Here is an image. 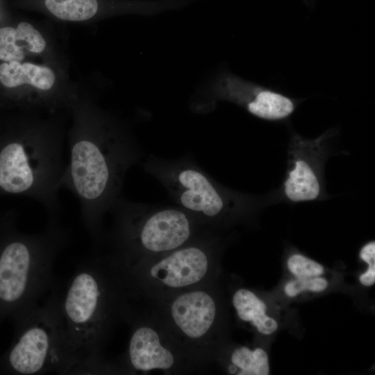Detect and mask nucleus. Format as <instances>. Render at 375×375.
Segmentation results:
<instances>
[{
  "mask_svg": "<svg viewBox=\"0 0 375 375\" xmlns=\"http://www.w3.org/2000/svg\"><path fill=\"white\" fill-rule=\"evenodd\" d=\"M12 320L14 336L0 356V374H76L77 362L69 344L58 287L44 304L37 303Z\"/></svg>",
  "mask_w": 375,
  "mask_h": 375,
  "instance_id": "5",
  "label": "nucleus"
},
{
  "mask_svg": "<svg viewBox=\"0 0 375 375\" xmlns=\"http://www.w3.org/2000/svg\"><path fill=\"white\" fill-rule=\"evenodd\" d=\"M1 233L0 324L38 303L58 286L54 264L71 239L70 231L58 219H48L38 233H19L12 227Z\"/></svg>",
  "mask_w": 375,
  "mask_h": 375,
  "instance_id": "3",
  "label": "nucleus"
},
{
  "mask_svg": "<svg viewBox=\"0 0 375 375\" xmlns=\"http://www.w3.org/2000/svg\"><path fill=\"white\" fill-rule=\"evenodd\" d=\"M230 360L233 368L231 373L236 372L238 375L269 374L268 356L262 348L251 349L247 347H240L232 352Z\"/></svg>",
  "mask_w": 375,
  "mask_h": 375,
  "instance_id": "16",
  "label": "nucleus"
},
{
  "mask_svg": "<svg viewBox=\"0 0 375 375\" xmlns=\"http://www.w3.org/2000/svg\"><path fill=\"white\" fill-rule=\"evenodd\" d=\"M47 9L59 19L67 21H84L97 12V0H45Z\"/></svg>",
  "mask_w": 375,
  "mask_h": 375,
  "instance_id": "17",
  "label": "nucleus"
},
{
  "mask_svg": "<svg viewBox=\"0 0 375 375\" xmlns=\"http://www.w3.org/2000/svg\"><path fill=\"white\" fill-rule=\"evenodd\" d=\"M360 258L369 265H375V242H369L365 244L360 251Z\"/></svg>",
  "mask_w": 375,
  "mask_h": 375,
  "instance_id": "20",
  "label": "nucleus"
},
{
  "mask_svg": "<svg viewBox=\"0 0 375 375\" xmlns=\"http://www.w3.org/2000/svg\"><path fill=\"white\" fill-rule=\"evenodd\" d=\"M61 137L48 130L30 129L0 149V190L38 202L48 219H58V197L65 171Z\"/></svg>",
  "mask_w": 375,
  "mask_h": 375,
  "instance_id": "6",
  "label": "nucleus"
},
{
  "mask_svg": "<svg viewBox=\"0 0 375 375\" xmlns=\"http://www.w3.org/2000/svg\"><path fill=\"white\" fill-rule=\"evenodd\" d=\"M359 281L364 286L369 287L374 285L375 283V265H369L367 270L360 276Z\"/></svg>",
  "mask_w": 375,
  "mask_h": 375,
  "instance_id": "21",
  "label": "nucleus"
},
{
  "mask_svg": "<svg viewBox=\"0 0 375 375\" xmlns=\"http://www.w3.org/2000/svg\"><path fill=\"white\" fill-rule=\"evenodd\" d=\"M208 99L227 101L245 109L252 115L267 121H280L290 117L297 102L281 92L244 80L228 72L219 74L210 85Z\"/></svg>",
  "mask_w": 375,
  "mask_h": 375,
  "instance_id": "9",
  "label": "nucleus"
},
{
  "mask_svg": "<svg viewBox=\"0 0 375 375\" xmlns=\"http://www.w3.org/2000/svg\"><path fill=\"white\" fill-rule=\"evenodd\" d=\"M0 81L8 88L29 84L38 89L48 90L54 84L55 75L47 67L13 60L0 65Z\"/></svg>",
  "mask_w": 375,
  "mask_h": 375,
  "instance_id": "14",
  "label": "nucleus"
},
{
  "mask_svg": "<svg viewBox=\"0 0 375 375\" xmlns=\"http://www.w3.org/2000/svg\"><path fill=\"white\" fill-rule=\"evenodd\" d=\"M131 297L119 269L108 256L78 263L60 292V306L76 374L110 372L102 351L112 328L124 319Z\"/></svg>",
  "mask_w": 375,
  "mask_h": 375,
  "instance_id": "1",
  "label": "nucleus"
},
{
  "mask_svg": "<svg viewBox=\"0 0 375 375\" xmlns=\"http://www.w3.org/2000/svg\"><path fill=\"white\" fill-rule=\"evenodd\" d=\"M212 244L204 231L178 249L122 269L131 294L147 287L178 293L203 285L212 264Z\"/></svg>",
  "mask_w": 375,
  "mask_h": 375,
  "instance_id": "8",
  "label": "nucleus"
},
{
  "mask_svg": "<svg viewBox=\"0 0 375 375\" xmlns=\"http://www.w3.org/2000/svg\"><path fill=\"white\" fill-rule=\"evenodd\" d=\"M327 133L308 140L294 135L290 147L288 169L283 183L285 197L292 202L317 199L322 194L320 147Z\"/></svg>",
  "mask_w": 375,
  "mask_h": 375,
  "instance_id": "12",
  "label": "nucleus"
},
{
  "mask_svg": "<svg viewBox=\"0 0 375 375\" xmlns=\"http://www.w3.org/2000/svg\"><path fill=\"white\" fill-rule=\"evenodd\" d=\"M94 126L72 135L60 187L78 199L83 225L98 248L104 240L105 215L122 197L126 173L141 152L132 137L114 125Z\"/></svg>",
  "mask_w": 375,
  "mask_h": 375,
  "instance_id": "2",
  "label": "nucleus"
},
{
  "mask_svg": "<svg viewBox=\"0 0 375 375\" xmlns=\"http://www.w3.org/2000/svg\"><path fill=\"white\" fill-rule=\"evenodd\" d=\"M232 303L238 317L251 323L259 333L271 335L278 329L277 322L266 314L265 302L252 291L238 289L233 296Z\"/></svg>",
  "mask_w": 375,
  "mask_h": 375,
  "instance_id": "15",
  "label": "nucleus"
},
{
  "mask_svg": "<svg viewBox=\"0 0 375 375\" xmlns=\"http://www.w3.org/2000/svg\"><path fill=\"white\" fill-rule=\"evenodd\" d=\"M143 167L204 227L233 218L251 204L249 198L218 184L188 156L169 160L150 156Z\"/></svg>",
  "mask_w": 375,
  "mask_h": 375,
  "instance_id": "7",
  "label": "nucleus"
},
{
  "mask_svg": "<svg viewBox=\"0 0 375 375\" xmlns=\"http://www.w3.org/2000/svg\"><path fill=\"white\" fill-rule=\"evenodd\" d=\"M165 322L178 342L206 344L217 317V305L212 293L195 288L172 297L165 308Z\"/></svg>",
  "mask_w": 375,
  "mask_h": 375,
  "instance_id": "10",
  "label": "nucleus"
},
{
  "mask_svg": "<svg viewBox=\"0 0 375 375\" xmlns=\"http://www.w3.org/2000/svg\"><path fill=\"white\" fill-rule=\"evenodd\" d=\"M45 47V40L29 23L21 22L16 28H0V60L20 62L24 57V49L41 53Z\"/></svg>",
  "mask_w": 375,
  "mask_h": 375,
  "instance_id": "13",
  "label": "nucleus"
},
{
  "mask_svg": "<svg viewBox=\"0 0 375 375\" xmlns=\"http://www.w3.org/2000/svg\"><path fill=\"white\" fill-rule=\"evenodd\" d=\"M327 287V280L321 276L297 278L285 285L284 292L287 296L294 297L303 291L322 292Z\"/></svg>",
  "mask_w": 375,
  "mask_h": 375,
  "instance_id": "19",
  "label": "nucleus"
},
{
  "mask_svg": "<svg viewBox=\"0 0 375 375\" xmlns=\"http://www.w3.org/2000/svg\"><path fill=\"white\" fill-rule=\"evenodd\" d=\"M179 352L165 342L154 324L134 320L127 349L117 368L125 372H172L180 364Z\"/></svg>",
  "mask_w": 375,
  "mask_h": 375,
  "instance_id": "11",
  "label": "nucleus"
},
{
  "mask_svg": "<svg viewBox=\"0 0 375 375\" xmlns=\"http://www.w3.org/2000/svg\"><path fill=\"white\" fill-rule=\"evenodd\" d=\"M287 265L296 278L320 276L324 272L321 264L299 253L292 255L288 260Z\"/></svg>",
  "mask_w": 375,
  "mask_h": 375,
  "instance_id": "18",
  "label": "nucleus"
},
{
  "mask_svg": "<svg viewBox=\"0 0 375 375\" xmlns=\"http://www.w3.org/2000/svg\"><path fill=\"white\" fill-rule=\"evenodd\" d=\"M113 226L109 254L120 269L190 242L206 227L181 207L137 203L120 197L110 211Z\"/></svg>",
  "mask_w": 375,
  "mask_h": 375,
  "instance_id": "4",
  "label": "nucleus"
}]
</instances>
